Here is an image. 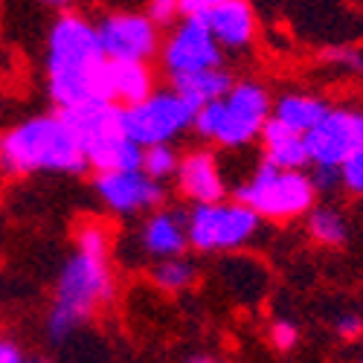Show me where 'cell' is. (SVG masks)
<instances>
[{
    "label": "cell",
    "instance_id": "52a82bcc",
    "mask_svg": "<svg viewBox=\"0 0 363 363\" xmlns=\"http://www.w3.org/2000/svg\"><path fill=\"white\" fill-rule=\"evenodd\" d=\"M262 218L238 201L192 206L186 213V238L195 253H230L247 247L259 235Z\"/></svg>",
    "mask_w": 363,
    "mask_h": 363
},
{
    "label": "cell",
    "instance_id": "277c9868",
    "mask_svg": "<svg viewBox=\"0 0 363 363\" xmlns=\"http://www.w3.org/2000/svg\"><path fill=\"white\" fill-rule=\"evenodd\" d=\"M274 113V96L259 79H235L230 94L195 113L192 131L221 148L238 151L259 140L262 128Z\"/></svg>",
    "mask_w": 363,
    "mask_h": 363
},
{
    "label": "cell",
    "instance_id": "836d02e7",
    "mask_svg": "<svg viewBox=\"0 0 363 363\" xmlns=\"http://www.w3.org/2000/svg\"><path fill=\"white\" fill-rule=\"evenodd\" d=\"M357 363H363V357H360V360H357Z\"/></svg>",
    "mask_w": 363,
    "mask_h": 363
},
{
    "label": "cell",
    "instance_id": "f1b7e54d",
    "mask_svg": "<svg viewBox=\"0 0 363 363\" xmlns=\"http://www.w3.org/2000/svg\"><path fill=\"white\" fill-rule=\"evenodd\" d=\"M23 360H26V354L18 349V343L0 335V363H23Z\"/></svg>",
    "mask_w": 363,
    "mask_h": 363
},
{
    "label": "cell",
    "instance_id": "2e32d148",
    "mask_svg": "<svg viewBox=\"0 0 363 363\" xmlns=\"http://www.w3.org/2000/svg\"><path fill=\"white\" fill-rule=\"evenodd\" d=\"M157 90V73L151 65L134 62H105L102 70V99L116 108H134Z\"/></svg>",
    "mask_w": 363,
    "mask_h": 363
},
{
    "label": "cell",
    "instance_id": "cb8c5ba5",
    "mask_svg": "<svg viewBox=\"0 0 363 363\" xmlns=\"http://www.w3.org/2000/svg\"><path fill=\"white\" fill-rule=\"evenodd\" d=\"M145 18L155 23L160 33L163 29H172L177 21H180V6H177V0H148V4L143 6Z\"/></svg>",
    "mask_w": 363,
    "mask_h": 363
},
{
    "label": "cell",
    "instance_id": "484cf974",
    "mask_svg": "<svg viewBox=\"0 0 363 363\" xmlns=\"http://www.w3.org/2000/svg\"><path fill=\"white\" fill-rule=\"evenodd\" d=\"M320 55L325 65H335V67H343L352 73H363V52L354 47H325Z\"/></svg>",
    "mask_w": 363,
    "mask_h": 363
},
{
    "label": "cell",
    "instance_id": "d4e9b609",
    "mask_svg": "<svg viewBox=\"0 0 363 363\" xmlns=\"http://www.w3.org/2000/svg\"><path fill=\"white\" fill-rule=\"evenodd\" d=\"M267 340L277 352H291L299 343V325L291 320H274L267 328Z\"/></svg>",
    "mask_w": 363,
    "mask_h": 363
},
{
    "label": "cell",
    "instance_id": "d6a6232c",
    "mask_svg": "<svg viewBox=\"0 0 363 363\" xmlns=\"http://www.w3.org/2000/svg\"><path fill=\"white\" fill-rule=\"evenodd\" d=\"M0 177H4V166H0Z\"/></svg>",
    "mask_w": 363,
    "mask_h": 363
},
{
    "label": "cell",
    "instance_id": "44dd1931",
    "mask_svg": "<svg viewBox=\"0 0 363 363\" xmlns=\"http://www.w3.org/2000/svg\"><path fill=\"white\" fill-rule=\"evenodd\" d=\"M148 279L157 291L163 294H180L195 285L198 279V267L192 259L186 256H177V259H163V262H155L148 270Z\"/></svg>",
    "mask_w": 363,
    "mask_h": 363
},
{
    "label": "cell",
    "instance_id": "9c48e42d",
    "mask_svg": "<svg viewBox=\"0 0 363 363\" xmlns=\"http://www.w3.org/2000/svg\"><path fill=\"white\" fill-rule=\"evenodd\" d=\"M99 47L105 62H134L151 65L160 55L163 35L160 29L145 18L143 9H113L96 21Z\"/></svg>",
    "mask_w": 363,
    "mask_h": 363
},
{
    "label": "cell",
    "instance_id": "8fae6325",
    "mask_svg": "<svg viewBox=\"0 0 363 363\" xmlns=\"http://www.w3.org/2000/svg\"><path fill=\"white\" fill-rule=\"evenodd\" d=\"M157 62L169 79H177V76H192V73L224 67V52L203 23L177 21L163 38Z\"/></svg>",
    "mask_w": 363,
    "mask_h": 363
},
{
    "label": "cell",
    "instance_id": "7a4b0ae2",
    "mask_svg": "<svg viewBox=\"0 0 363 363\" xmlns=\"http://www.w3.org/2000/svg\"><path fill=\"white\" fill-rule=\"evenodd\" d=\"M62 9L47 33L44 76L47 94L58 113L102 99L105 52L99 47L96 21L76 12L67 4H52Z\"/></svg>",
    "mask_w": 363,
    "mask_h": 363
},
{
    "label": "cell",
    "instance_id": "30bf717a",
    "mask_svg": "<svg viewBox=\"0 0 363 363\" xmlns=\"http://www.w3.org/2000/svg\"><path fill=\"white\" fill-rule=\"evenodd\" d=\"M180 21H198L209 29L221 52H245L256 44L259 21L247 0H177Z\"/></svg>",
    "mask_w": 363,
    "mask_h": 363
},
{
    "label": "cell",
    "instance_id": "6da1fadb",
    "mask_svg": "<svg viewBox=\"0 0 363 363\" xmlns=\"http://www.w3.org/2000/svg\"><path fill=\"white\" fill-rule=\"evenodd\" d=\"M116 294L111 270V233L99 221H87L76 230V253L58 270L52 306L44 320L50 343L62 346L67 337L105 308Z\"/></svg>",
    "mask_w": 363,
    "mask_h": 363
},
{
    "label": "cell",
    "instance_id": "7c38bea8",
    "mask_svg": "<svg viewBox=\"0 0 363 363\" xmlns=\"http://www.w3.org/2000/svg\"><path fill=\"white\" fill-rule=\"evenodd\" d=\"M94 192L113 216H148L166 206L169 189L163 184L148 180L143 172H111L94 174Z\"/></svg>",
    "mask_w": 363,
    "mask_h": 363
},
{
    "label": "cell",
    "instance_id": "f546056e",
    "mask_svg": "<svg viewBox=\"0 0 363 363\" xmlns=\"http://www.w3.org/2000/svg\"><path fill=\"white\" fill-rule=\"evenodd\" d=\"M184 363H224V360H218V357H213V354H192V357H186Z\"/></svg>",
    "mask_w": 363,
    "mask_h": 363
},
{
    "label": "cell",
    "instance_id": "603a6c76",
    "mask_svg": "<svg viewBox=\"0 0 363 363\" xmlns=\"http://www.w3.org/2000/svg\"><path fill=\"white\" fill-rule=\"evenodd\" d=\"M337 177H340V186H343L349 195L363 198V148H357L354 155H349V157L340 163Z\"/></svg>",
    "mask_w": 363,
    "mask_h": 363
},
{
    "label": "cell",
    "instance_id": "ac0fdd59",
    "mask_svg": "<svg viewBox=\"0 0 363 363\" xmlns=\"http://www.w3.org/2000/svg\"><path fill=\"white\" fill-rule=\"evenodd\" d=\"M235 84V76L227 67H216V70H203V73H192V76H177L169 79V87L184 99L195 113L213 102H221L230 87Z\"/></svg>",
    "mask_w": 363,
    "mask_h": 363
},
{
    "label": "cell",
    "instance_id": "7402d4cb",
    "mask_svg": "<svg viewBox=\"0 0 363 363\" xmlns=\"http://www.w3.org/2000/svg\"><path fill=\"white\" fill-rule=\"evenodd\" d=\"M177 166H180V151L174 145H151V148H143L140 172L148 180H155V184H163L166 186V180H174Z\"/></svg>",
    "mask_w": 363,
    "mask_h": 363
},
{
    "label": "cell",
    "instance_id": "5b68a950",
    "mask_svg": "<svg viewBox=\"0 0 363 363\" xmlns=\"http://www.w3.org/2000/svg\"><path fill=\"white\" fill-rule=\"evenodd\" d=\"M65 123L76 134L87 169L94 174H111V172H140L143 148L125 137L123 128V108H116L105 99L87 102L82 108L65 111Z\"/></svg>",
    "mask_w": 363,
    "mask_h": 363
},
{
    "label": "cell",
    "instance_id": "1f68e13d",
    "mask_svg": "<svg viewBox=\"0 0 363 363\" xmlns=\"http://www.w3.org/2000/svg\"><path fill=\"white\" fill-rule=\"evenodd\" d=\"M360 148H363V116H360Z\"/></svg>",
    "mask_w": 363,
    "mask_h": 363
},
{
    "label": "cell",
    "instance_id": "e0dca14e",
    "mask_svg": "<svg viewBox=\"0 0 363 363\" xmlns=\"http://www.w3.org/2000/svg\"><path fill=\"white\" fill-rule=\"evenodd\" d=\"M259 145H262V160L277 166V169H288V172H306L308 166V148H306V137L279 125L274 116L267 119V125L259 134Z\"/></svg>",
    "mask_w": 363,
    "mask_h": 363
},
{
    "label": "cell",
    "instance_id": "8992f818",
    "mask_svg": "<svg viewBox=\"0 0 363 363\" xmlns=\"http://www.w3.org/2000/svg\"><path fill=\"white\" fill-rule=\"evenodd\" d=\"M233 201L247 206L262 221H294L317 206V189L308 172H288L259 160L233 189Z\"/></svg>",
    "mask_w": 363,
    "mask_h": 363
},
{
    "label": "cell",
    "instance_id": "4fadbf2b",
    "mask_svg": "<svg viewBox=\"0 0 363 363\" xmlns=\"http://www.w3.org/2000/svg\"><path fill=\"white\" fill-rule=\"evenodd\" d=\"M360 116L352 108H331L323 123L306 134L311 169H340V163L360 148Z\"/></svg>",
    "mask_w": 363,
    "mask_h": 363
},
{
    "label": "cell",
    "instance_id": "5bb4252c",
    "mask_svg": "<svg viewBox=\"0 0 363 363\" xmlns=\"http://www.w3.org/2000/svg\"><path fill=\"white\" fill-rule=\"evenodd\" d=\"M177 195L192 206L221 203L227 201V177L213 148H192L180 155V166L174 174Z\"/></svg>",
    "mask_w": 363,
    "mask_h": 363
},
{
    "label": "cell",
    "instance_id": "d6986e66",
    "mask_svg": "<svg viewBox=\"0 0 363 363\" xmlns=\"http://www.w3.org/2000/svg\"><path fill=\"white\" fill-rule=\"evenodd\" d=\"M331 113V105L320 96H311V94H285L274 102V116L279 125L296 131V134H311L323 119Z\"/></svg>",
    "mask_w": 363,
    "mask_h": 363
},
{
    "label": "cell",
    "instance_id": "4dcf8cb0",
    "mask_svg": "<svg viewBox=\"0 0 363 363\" xmlns=\"http://www.w3.org/2000/svg\"><path fill=\"white\" fill-rule=\"evenodd\" d=\"M23 363H52V360H47V357H26Z\"/></svg>",
    "mask_w": 363,
    "mask_h": 363
},
{
    "label": "cell",
    "instance_id": "4316f807",
    "mask_svg": "<svg viewBox=\"0 0 363 363\" xmlns=\"http://www.w3.org/2000/svg\"><path fill=\"white\" fill-rule=\"evenodd\" d=\"M335 331H337V337L343 343H354V340L363 337V317L354 314V311H346L335 320Z\"/></svg>",
    "mask_w": 363,
    "mask_h": 363
},
{
    "label": "cell",
    "instance_id": "3957f363",
    "mask_svg": "<svg viewBox=\"0 0 363 363\" xmlns=\"http://www.w3.org/2000/svg\"><path fill=\"white\" fill-rule=\"evenodd\" d=\"M4 174H82L87 172L84 151L62 113L26 116L0 134Z\"/></svg>",
    "mask_w": 363,
    "mask_h": 363
},
{
    "label": "cell",
    "instance_id": "83f0119b",
    "mask_svg": "<svg viewBox=\"0 0 363 363\" xmlns=\"http://www.w3.org/2000/svg\"><path fill=\"white\" fill-rule=\"evenodd\" d=\"M311 180H314L317 195H320V192H331L335 186H340L337 169H314V172H311Z\"/></svg>",
    "mask_w": 363,
    "mask_h": 363
},
{
    "label": "cell",
    "instance_id": "9a60e30c",
    "mask_svg": "<svg viewBox=\"0 0 363 363\" xmlns=\"http://www.w3.org/2000/svg\"><path fill=\"white\" fill-rule=\"evenodd\" d=\"M137 247L143 250V256L155 262L186 256V247H189L186 213L172 209V206H160L155 213L143 216L140 230H137Z\"/></svg>",
    "mask_w": 363,
    "mask_h": 363
},
{
    "label": "cell",
    "instance_id": "ba28073f",
    "mask_svg": "<svg viewBox=\"0 0 363 363\" xmlns=\"http://www.w3.org/2000/svg\"><path fill=\"white\" fill-rule=\"evenodd\" d=\"M192 123H195V111L172 87H157L145 102L123 111L125 137L140 148L174 145V140L186 134Z\"/></svg>",
    "mask_w": 363,
    "mask_h": 363
},
{
    "label": "cell",
    "instance_id": "ffe728a7",
    "mask_svg": "<svg viewBox=\"0 0 363 363\" xmlns=\"http://www.w3.org/2000/svg\"><path fill=\"white\" fill-rule=\"evenodd\" d=\"M306 230L320 247H343L349 238V224L335 206H314L306 218Z\"/></svg>",
    "mask_w": 363,
    "mask_h": 363
}]
</instances>
